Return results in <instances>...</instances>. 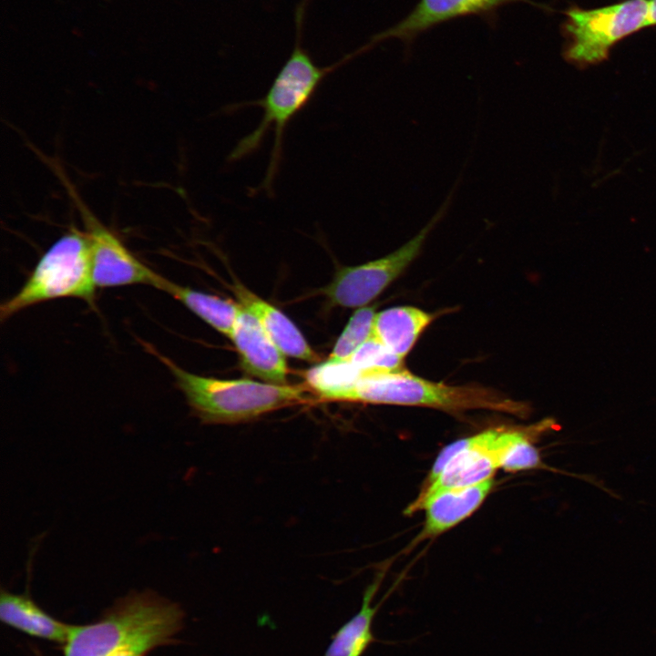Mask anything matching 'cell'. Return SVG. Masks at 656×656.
I'll return each mask as SVG.
<instances>
[{"instance_id":"obj_4","label":"cell","mask_w":656,"mask_h":656,"mask_svg":"<svg viewBox=\"0 0 656 656\" xmlns=\"http://www.w3.org/2000/svg\"><path fill=\"white\" fill-rule=\"evenodd\" d=\"M341 401L425 406L446 411L486 409L519 417H525L529 412L526 403L508 398L494 389L432 382L405 369L362 375Z\"/></svg>"},{"instance_id":"obj_3","label":"cell","mask_w":656,"mask_h":656,"mask_svg":"<svg viewBox=\"0 0 656 656\" xmlns=\"http://www.w3.org/2000/svg\"><path fill=\"white\" fill-rule=\"evenodd\" d=\"M183 619V610L174 602L151 591L132 593L99 620L71 625L64 656H109L123 646L155 636L173 641Z\"/></svg>"},{"instance_id":"obj_16","label":"cell","mask_w":656,"mask_h":656,"mask_svg":"<svg viewBox=\"0 0 656 656\" xmlns=\"http://www.w3.org/2000/svg\"><path fill=\"white\" fill-rule=\"evenodd\" d=\"M432 321V314L416 307L387 308L375 314L373 336L404 359Z\"/></svg>"},{"instance_id":"obj_17","label":"cell","mask_w":656,"mask_h":656,"mask_svg":"<svg viewBox=\"0 0 656 656\" xmlns=\"http://www.w3.org/2000/svg\"><path fill=\"white\" fill-rule=\"evenodd\" d=\"M164 292L180 302L213 329L231 337L240 307L239 302L181 286L171 281H169Z\"/></svg>"},{"instance_id":"obj_15","label":"cell","mask_w":656,"mask_h":656,"mask_svg":"<svg viewBox=\"0 0 656 656\" xmlns=\"http://www.w3.org/2000/svg\"><path fill=\"white\" fill-rule=\"evenodd\" d=\"M0 620L27 635L59 643L66 642L71 627L47 614L28 595L5 589L0 595Z\"/></svg>"},{"instance_id":"obj_21","label":"cell","mask_w":656,"mask_h":656,"mask_svg":"<svg viewBox=\"0 0 656 656\" xmlns=\"http://www.w3.org/2000/svg\"><path fill=\"white\" fill-rule=\"evenodd\" d=\"M170 641H172L161 636L150 637L123 646L109 656H145L151 650Z\"/></svg>"},{"instance_id":"obj_7","label":"cell","mask_w":656,"mask_h":656,"mask_svg":"<svg viewBox=\"0 0 656 656\" xmlns=\"http://www.w3.org/2000/svg\"><path fill=\"white\" fill-rule=\"evenodd\" d=\"M649 0H624L591 9L571 6L564 12V58L577 66L599 64L623 38L647 27Z\"/></svg>"},{"instance_id":"obj_19","label":"cell","mask_w":656,"mask_h":656,"mask_svg":"<svg viewBox=\"0 0 656 656\" xmlns=\"http://www.w3.org/2000/svg\"><path fill=\"white\" fill-rule=\"evenodd\" d=\"M375 306L358 308L349 319L330 354V360H348L373 336Z\"/></svg>"},{"instance_id":"obj_10","label":"cell","mask_w":656,"mask_h":656,"mask_svg":"<svg viewBox=\"0 0 656 656\" xmlns=\"http://www.w3.org/2000/svg\"><path fill=\"white\" fill-rule=\"evenodd\" d=\"M230 338L245 373L266 383L287 384L285 354L267 334L258 319L241 304Z\"/></svg>"},{"instance_id":"obj_11","label":"cell","mask_w":656,"mask_h":656,"mask_svg":"<svg viewBox=\"0 0 656 656\" xmlns=\"http://www.w3.org/2000/svg\"><path fill=\"white\" fill-rule=\"evenodd\" d=\"M528 0H419L399 23L375 36L369 44L388 38H399L410 44L418 35L457 17L487 15L512 2Z\"/></svg>"},{"instance_id":"obj_2","label":"cell","mask_w":656,"mask_h":656,"mask_svg":"<svg viewBox=\"0 0 656 656\" xmlns=\"http://www.w3.org/2000/svg\"><path fill=\"white\" fill-rule=\"evenodd\" d=\"M335 67H318L309 54L296 45L263 97L228 108L233 111L244 106H257L263 112L257 127L241 138L230 153V161H237L256 151L268 132L273 131V145L261 190H272L282 159L287 126L307 106L323 79Z\"/></svg>"},{"instance_id":"obj_22","label":"cell","mask_w":656,"mask_h":656,"mask_svg":"<svg viewBox=\"0 0 656 656\" xmlns=\"http://www.w3.org/2000/svg\"><path fill=\"white\" fill-rule=\"evenodd\" d=\"M656 26V0H649L647 27Z\"/></svg>"},{"instance_id":"obj_20","label":"cell","mask_w":656,"mask_h":656,"mask_svg":"<svg viewBox=\"0 0 656 656\" xmlns=\"http://www.w3.org/2000/svg\"><path fill=\"white\" fill-rule=\"evenodd\" d=\"M362 375L388 373L403 368V359L372 336L348 359Z\"/></svg>"},{"instance_id":"obj_8","label":"cell","mask_w":656,"mask_h":656,"mask_svg":"<svg viewBox=\"0 0 656 656\" xmlns=\"http://www.w3.org/2000/svg\"><path fill=\"white\" fill-rule=\"evenodd\" d=\"M450 200L451 194L426 226L394 252L360 265L339 269L324 289L329 301L336 306L360 308L375 299L419 254L427 235L446 213Z\"/></svg>"},{"instance_id":"obj_14","label":"cell","mask_w":656,"mask_h":656,"mask_svg":"<svg viewBox=\"0 0 656 656\" xmlns=\"http://www.w3.org/2000/svg\"><path fill=\"white\" fill-rule=\"evenodd\" d=\"M384 573L385 568L365 589L360 610L333 633L323 656H363L372 644L380 642L374 636L373 623L385 598L375 605L373 600Z\"/></svg>"},{"instance_id":"obj_5","label":"cell","mask_w":656,"mask_h":656,"mask_svg":"<svg viewBox=\"0 0 656 656\" xmlns=\"http://www.w3.org/2000/svg\"><path fill=\"white\" fill-rule=\"evenodd\" d=\"M90 245L84 231L71 227L41 256L21 289L0 307L1 321L35 304L73 297L93 303Z\"/></svg>"},{"instance_id":"obj_12","label":"cell","mask_w":656,"mask_h":656,"mask_svg":"<svg viewBox=\"0 0 656 656\" xmlns=\"http://www.w3.org/2000/svg\"><path fill=\"white\" fill-rule=\"evenodd\" d=\"M494 486L493 477L483 482L443 491L427 500L421 509L425 511L424 528L419 539L436 537L469 516L484 502Z\"/></svg>"},{"instance_id":"obj_1","label":"cell","mask_w":656,"mask_h":656,"mask_svg":"<svg viewBox=\"0 0 656 656\" xmlns=\"http://www.w3.org/2000/svg\"><path fill=\"white\" fill-rule=\"evenodd\" d=\"M144 347L168 367L192 412L206 424L245 422L306 399L299 385L202 376L181 368L149 343Z\"/></svg>"},{"instance_id":"obj_18","label":"cell","mask_w":656,"mask_h":656,"mask_svg":"<svg viewBox=\"0 0 656 656\" xmlns=\"http://www.w3.org/2000/svg\"><path fill=\"white\" fill-rule=\"evenodd\" d=\"M362 376L349 360H328L305 373L307 384L324 400L341 401Z\"/></svg>"},{"instance_id":"obj_6","label":"cell","mask_w":656,"mask_h":656,"mask_svg":"<svg viewBox=\"0 0 656 656\" xmlns=\"http://www.w3.org/2000/svg\"><path fill=\"white\" fill-rule=\"evenodd\" d=\"M520 428L487 429L456 440L444 447L436 458L417 497L405 509L406 515L421 510L436 495L469 487L493 477L501 458Z\"/></svg>"},{"instance_id":"obj_13","label":"cell","mask_w":656,"mask_h":656,"mask_svg":"<svg viewBox=\"0 0 656 656\" xmlns=\"http://www.w3.org/2000/svg\"><path fill=\"white\" fill-rule=\"evenodd\" d=\"M232 291L238 302L258 319L285 355L307 362L319 359L297 326L283 313L241 283H234Z\"/></svg>"},{"instance_id":"obj_9","label":"cell","mask_w":656,"mask_h":656,"mask_svg":"<svg viewBox=\"0 0 656 656\" xmlns=\"http://www.w3.org/2000/svg\"><path fill=\"white\" fill-rule=\"evenodd\" d=\"M67 188L89 241L92 278L96 288L142 284L164 292L169 280L138 260L115 233L98 220L75 190Z\"/></svg>"}]
</instances>
